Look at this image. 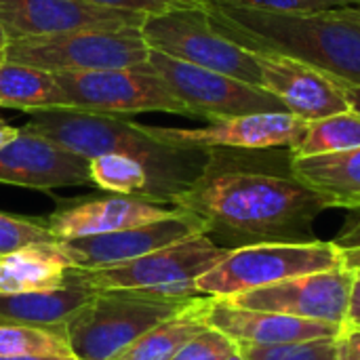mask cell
Masks as SVG:
<instances>
[{"mask_svg":"<svg viewBox=\"0 0 360 360\" xmlns=\"http://www.w3.org/2000/svg\"><path fill=\"white\" fill-rule=\"evenodd\" d=\"M207 323L209 327L230 338L234 344L257 346V348L289 346V344H302L323 338H340L344 331V327H335L327 323L304 321L276 312L236 308L224 300H213Z\"/></svg>","mask_w":360,"mask_h":360,"instance_id":"18","label":"cell"},{"mask_svg":"<svg viewBox=\"0 0 360 360\" xmlns=\"http://www.w3.org/2000/svg\"><path fill=\"white\" fill-rule=\"evenodd\" d=\"M21 129L86 160L101 154H122L139 160L150 173L154 200L165 205H173L202 175L209 160V150L162 143L148 135L141 122L127 116L44 110L30 114V120Z\"/></svg>","mask_w":360,"mask_h":360,"instance_id":"2","label":"cell"},{"mask_svg":"<svg viewBox=\"0 0 360 360\" xmlns=\"http://www.w3.org/2000/svg\"><path fill=\"white\" fill-rule=\"evenodd\" d=\"M177 211L179 209L173 205L154 202L141 196L108 194L65 202L55 213L44 217L42 224L55 240H72L146 226L167 219Z\"/></svg>","mask_w":360,"mask_h":360,"instance_id":"16","label":"cell"},{"mask_svg":"<svg viewBox=\"0 0 360 360\" xmlns=\"http://www.w3.org/2000/svg\"><path fill=\"white\" fill-rule=\"evenodd\" d=\"M356 148H360V108L308 122L304 137L291 148V152L295 158H308L350 152Z\"/></svg>","mask_w":360,"mask_h":360,"instance_id":"24","label":"cell"},{"mask_svg":"<svg viewBox=\"0 0 360 360\" xmlns=\"http://www.w3.org/2000/svg\"><path fill=\"white\" fill-rule=\"evenodd\" d=\"M205 6H238L251 11H268L283 15H312V13H329L360 6V0H198Z\"/></svg>","mask_w":360,"mask_h":360,"instance_id":"27","label":"cell"},{"mask_svg":"<svg viewBox=\"0 0 360 360\" xmlns=\"http://www.w3.org/2000/svg\"><path fill=\"white\" fill-rule=\"evenodd\" d=\"M17 135H19V129H17V127H8L4 120H0V150H2L6 143H11Z\"/></svg>","mask_w":360,"mask_h":360,"instance_id":"36","label":"cell"},{"mask_svg":"<svg viewBox=\"0 0 360 360\" xmlns=\"http://www.w3.org/2000/svg\"><path fill=\"white\" fill-rule=\"evenodd\" d=\"M57 243L30 245L0 255V293H38L61 289L68 283L74 264Z\"/></svg>","mask_w":360,"mask_h":360,"instance_id":"20","label":"cell"},{"mask_svg":"<svg viewBox=\"0 0 360 360\" xmlns=\"http://www.w3.org/2000/svg\"><path fill=\"white\" fill-rule=\"evenodd\" d=\"M207 13L240 46L302 59L360 93V27L340 11L283 15L209 4Z\"/></svg>","mask_w":360,"mask_h":360,"instance_id":"3","label":"cell"},{"mask_svg":"<svg viewBox=\"0 0 360 360\" xmlns=\"http://www.w3.org/2000/svg\"><path fill=\"white\" fill-rule=\"evenodd\" d=\"M89 169H91V181L99 190L154 200L150 173L135 158L122 154H101L89 160Z\"/></svg>","mask_w":360,"mask_h":360,"instance_id":"25","label":"cell"},{"mask_svg":"<svg viewBox=\"0 0 360 360\" xmlns=\"http://www.w3.org/2000/svg\"><path fill=\"white\" fill-rule=\"evenodd\" d=\"M57 243L53 234L44 228L42 219L11 215L0 211V255L13 253L30 245Z\"/></svg>","mask_w":360,"mask_h":360,"instance_id":"29","label":"cell"},{"mask_svg":"<svg viewBox=\"0 0 360 360\" xmlns=\"http://www.w3.org/2000/svg\"><path fill=\"white\" fill-rule=\"evenodd\" d=\"M342 255V264L354 276H360V221H356L350 230H344L338 238H333Z\"/></svg>","mask_w":360,"mask_h":360,"instance_id":"32","label":"cell"},{"mask_svg":"<svg viewBox=\"0 0 360 360\" xmlns=\"http://www.w3.org/2000/svg\"><path fill=\"white\" fill-rule=\"evenodd\" d=\"M205 232L198 217L177 211L175 215L137 228H127L99 236L59 240V249L78 270H99L139 259L152 251Z\"/></svg>","mask_w":360,"mask_h":360,"instance_id":"15","label":"cell"},{"mask_svg":"<svg viewBox=\"0 0 360 360\" xmlns=\"http://www.w3.org/2000/svg\"><path fill=\"white\" fill-rule=\"evenodd\" d=\"M192 300L124 289L95 291L63 327L72 356L76 360H112L137 338L181 312Z\"/></svg>","mask_w":360,"mask_h":360,"instance_id":"4","label":"cell"},{"mask_svg":"<svg viewBox=\"0 0 360 360\" xmlns=\"http://www.w3.org/2000/svg\"><path fill=\"white\" fill-rule=\"evenodd\" d=\"M360 319V276H356L354 287H352V300H350V314H348V323L359 321ZM346 323V325H348Z\"/></svg>","mask_w":360,"mask_h":360,"instance_id":"34","label":"cell"},{"mask_svg":"<svg viewBox=\"0 0 360 360\" xmlns=\"http://www.w3.org/2000/svg\"><path fill=\"white\" fill-rule=\"evenodd\" d=\"M0 120H2V118H0Z\"/></svg>","mask_w":360,"mask_h":360,"instance_id":"43","label":"cell"},{"mask_svg":"<svg viewBox=\"0 0 360 360\" xmlns=\"http://www.w3.org/2000/svg\"><path fill=\"white\" fill-rule=\"evenodd\" d=\"M348 21H352L354 25H359L360 27V6H352V8H342L340 11Z\"/></svg>","mask_w":360,"mask_h":360,"instance_id":"37","label":"cell"},{"mask_svg":"<svg viewBox=\"0 0 360 360\" xmlns=\"http://www.w3.org/2000/svg\"><path fill=\"white\" fill-rule=\"evenodd\" d=\"M17 354L72 356V350L61 329L0 323V356H17Z\"/></svg>","mask_w":360,"mask_h":360,"instance_id":"26","label":"cell"},{"mask_svg":"<svg viewBox=\"0 0 360 360\" xmlns=\"http://www.w3.org/2000/svg\"><path fill=\"white\" fill-rule=\"evenodd\" d=\"M230 338L219 333L213 327H207L202 333L192 338L171 360H224L232 350H236Z\"/></svg>","mask_w":360,"mask_h":360,"instance_id":"30","label":"cell"},{"mask_svg":"<svg viewBox=\"0 0 360 360\" xmlns=\"http://www.w3.org/2000/svg\"><path fill=\"white\" fill-rule=\"evenodd\" d=\"M86 2L105 6V8L137 13L143 17H158V15H169V13H177V11L205 8V4L198 0H86Z\"/></svg>","mask_w":360,"mask_h":360,"instance_id":"31","label":"cell"},{"mask_svg":"<svg viewBox=\"0 0 360 360\" xmlns=\"http://www.w3.org/2000/svg\"><path fill=\"white\" fill-rule=\"evenodd\" d=\"M0 108L34 114L44 110H65V99L55 74L32 65L4 61L0 65Z\"/></svg>","mask_w":360,"mask_h":360,"instance_id":"23","label":"cell"},{"mask_svg":"<svg viewBox=\"0 0 360 360\" xmlns=\"http://www.w3.org/2000/svg\"><path fill=\"white\" fill-rule=\"evenodd\" d=\"M146 19L137 13L97 6L86 0H0V23L11 40L80 30H141Z\"/></svg>","mask_w":360,"mask_h":360,"instance_id":"14","label":"cell"},{"mask_svg":"<svg viewBox=\"0 0 360 360\" xmlns=\"http://www.w3.org/2000/svg\"><path fill=\"white\" fill-rule=\"evenodd\" d=\"M224 360H249V356L245 354V350L240 346H236V350H232Z\"/></svg>","mask_w":360,"mask_h":360,"instance_id":"38","label":"cell"},{"mask_svg":"<svg viewBox=\"0 0 360 360\" xmlns=\"http://www.w3.org/2000/svg\"><path fill=\"white\" fill-rule=\"evenodd\" d=\"M257 57L262 89L272 93L287 112L306 122L360 108L356 91L302 59L283 53H257Z\"/></svg>","mask_w":360,"mask_h":360,"instance_id":"12","label":"cell"},{"mask_svg":"<svg viewBox=\"0 0 360 360\" xmlns=\"http://www.w3.org/2000/svg\"><path fill=\"white\" fill-rule=\"evenodd\" d=\"M150 46L139 27L80 30L55 36L17 38L6 46V61L59 72L139 68L150 61Z\"/></svg>","mask_w":360,"mask_h":360,"instance_id":"7","label":"cell"},{"mask_svg":"<svg viewBox=\"0 0 360 360\" xmlns=\"http://www.w3.org/2000/svg\"><path fill=\"white\" fill-rule=\"evenodd\" d=\"M340 338H323L302 344L272 346V348H257V346H240V348L245 350L249 360H338Z\"/></svg>","mask_w":360,"mask_h":360,"instance_id":"28","label":"cell"},{"mask_svg":"<svg viewBox=\"0 0 360 360\" xmlns=\"http://www.w3.org/2000/svg\"><path fill=\"white\" fill-rule=\"evenodd\" d=\"M348 325H354V327H360V319H359V321H352V323H348Z\"/></svg>","mask_w":360,"mask_h":360,"instance_id":"42","label":"cell"},{"mask_svg":"<svg viewBox=\"0 0 360 360\" xmlns=\"http://www.w3.org/2000/svg\"><path fill=\"white\" fill-rule=\"evenodd\" d=\"M342 344L352 360H360V327L346 325L342 331Z\"/></svg>","mask_w":360,"mask_h":360,"instance_id":"33","label":"cell"},{"mask_svg":"<svg viewBox=\"0 0 360 360\" xmlns=\"http://www.w3.org/2000/svg\"><path fill=\"white\" fill-rule=\"evenodd\" d=\"M173 207L200 219L205 234L232 249L314 243L316 217L329 205L293 171L291 148H211L202 175Z\"/></svg>","mask_w":360,"mask_h":360,"instance_id":"1","label":"cell"},{"mask_svg":"<svg viewBox=\"0 0 360 360\" xmlns=\"http://www.w3.org/2000/svg\"><path fill=\"white\" fill-rule=\"evenodd\" d=\"M293 171L329 209H360V148L308 158L293 156Z\"/></svg>","mask_w":360,"mask_h":360,"instance_id":"21","label":"cell"},{"mask_svg":"<svg viewBox=\"0 0 360 360\" xmlns=\"http://www.w3.org/2000/svg\"><path fill=\"white\" fill-rule=\"evenodd\" d=\"M55 80L63 93L65 110L127 118L143 112H167L190 118L186 105L150 63L122 70L59 72Z\"/></svg>","mask_w":360,"mask_h":360,"instance_id":"9","label":"cell"},{"mask_svg":"<svg viewBox=\"0 0 360 360\" xmlns=\"http://www.w3.org/2000/svg\"><path fill=\"white\" fill-rule=\"evenodd\" d=\"M0 184L32 190L93 186L86 158L25 129L0 150Z\"/></svg>","mask_w":360,"mask_h":360,"instance_id":"17","label":"cell"},{"mask_svg":"<svg viewBox=\"0 0 360 360\" xmlns=\"http://www.w3.org/2000/svg\"><path fill=\"white\" fill-rule=\"evenodd\" d=\"M230 249L217 245L205 232L152 251L129 264L80 270L84 283L95 291H146L154 295L192 300L198 297L196 281L215 268Z\"/></svg>","mask_w":360,"mask_h":360,"instance_id":"6","label":"cell"},{"mask_svg":"<svg viewBox=\"0 0 360 360\" xmlns=\"http://www.w3.org/2000/svg\"><path fill=\"white\" fill-rule=\"evenodd\" d=\"M338 360H352L350 359V354L346 352L344 344H342V338H340V352H338Z\"/></svg>","mask_w":360,"mask_h":360,"instance_id":"40","label":"cell"},{"mask_svg":"<svg viewBox=\"0 0 360 360\" xmlns=\"http://www.w3.org/2000/svg\"><path fill=\"white\" fill-rule=\"evenodd\" d=\"M0 360H76L74 356H57V354H17V356H0Z\"/></svg>","mask_w":360,"mask_h":360,"instance_id":"35","label":"cell"},{"mask_svg":"<svg viewBox=\"0 0 360 360\" xmlns=\"http://www.w3.org/2000/svg\"><path fill=\"white\" fill-rule=\"evenodd\" d=\"M95 295L78 268L70 270L68 283L55 291L0 293V323H15L42 329H61Z\"/></svg>","mask_w":360,"mask_h":360,"instance_id":"19","label":"cell"},{"mask_svg":"<svg viewBox=\"0 0 360 360\" xmlns=\"http://www.w3.org/2000/svg\"><path fill=\"white\" fill-rule=\"evenodd\" d=\"M4 61H6V49H4V46H0V65H2Z\"/></svg>","mask_w":360,"mask_h":360,"instance_id":"41","label":"cell"},{"mask_svg":"<svg viewBox=\"0 0 360 360\" xmlns=\"http://www.w3.org/2000/svg\"><path fill=\"white\" fill-rule=\"evenodd\" d=\"M141 34L152 51L262 89L257 53L228 38L211 21L207 6L148 17Z\"/></svg>","mask_w":360,"mask_h":360,"instance_id":"8","label":"cell"},{"mask_svg":"<svg viewBox=\"0 0 360 360\" xmlns=\"http://www.w3.org/2000/svg\"><path fill=\"white\" fill-rule=\"evenodd\" d=\"M148 63L167 82L171 93L186 105L190 118L217 122L249 114L287 112L272 93L226 74L173 59L158 51H150Z\"/></svg>","mask_w":360,"mask_h":360,"instance_id":"10","label":"cell"},{"mask_svg":"<svg viewBox=\"0 0 360 360\" xmlns=\"http://www.w3.org/2000/svg\"><path fill=\"white\" fill-rule=\"evenodd\" d=\"M356 276L344 266L293 276L268 287L232 295L224 302L236 308L287 314L304 321L346 327Z\"/></svg>","mask_w":360,"mask_h":360,"instance_id":"11","label":"cell"},{"mask_svg":"<svg viewBox=\"0 0 360 360\" xmlns=\"http://www.w3.org/2000/svg\"><path fill=\"white\" fill-rule=\"evenodd\" d=\"M344 266L333 240L274 243L230 249L228 255L196 281L198 295L228 300L293 276Z\"/></svg>","mask_w":360,"mask_h":360,"instance_id":"5","label":"cell"},{"mask_svg":"<svg viewBox=\"0 0 360 360\" xmlns=\"http://www.w3.org/2000/svg\"><path fill=\"white\" fill-rule=\"evenodd\" d=\"M211 304L213 297L198 295L181 312L137 338L112 360H171L192 338L209 327L207 316Z\"/></svg>","mask_w":360,"mask_h":360,"instance_id":"22","label":"cell"},{"mask_svg":"<svg viewBox=\"0 0 360 360\" xmlns=\"http://www.w3.org/2000/svg\"><path fill=\"white\" fill-rule=\"evenodd\" d=\"M8 42H11V36L6 34V30L2 27V23H0V46H8Z\"/></svg>","mask_w":360,"mask_h":360,"instance_id":"39","label":"cell"},{"mask_svg":"<svg viewBox=\"0 0 360 360\" xmlns=\"http://www.w3.org/2000/svg\"><path fill=\"white\" fill-rule=\"evenodd\" d=\"M146 133L171 146L188 148H234V150H264V148H293L304 137L308 122L291 112H264L209 122L200 129H173L143 124Z\"/></svg>","mask_w":360,"mask_h":360,"instance_id":"13","label":"cell"}]
</instances>
